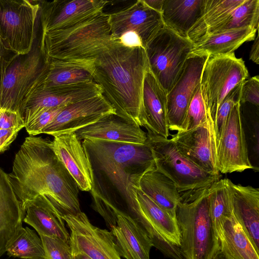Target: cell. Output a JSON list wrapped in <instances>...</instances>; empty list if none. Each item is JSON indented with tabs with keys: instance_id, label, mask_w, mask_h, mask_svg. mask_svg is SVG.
Here are the masks:
<instances>
[{
	"instance_id": "6da1fadb",
	"label": "cell",
	"mask_w": 259,
	"mask_h": 259,
	"mask_svg": "<svg viewBox=\"0 0 259 259\" xmlns=\"http://www.w3.org/2000/svg\"><path fill=\"white\" fill-rule=\"evenodd\" d=\"M82 145L92 169L93 208L110 229L116 225L118 214L136 221L139 211L134 185L155 167L149 145L89 139Z\"/></svg>"
},
{
	"instance_id": "7a4b0ae2",
	"label": "cell",
	"mask_w": 259,
	"mask_h": 259,
	"mask_svg": "<svg viewBox=\"0 0 259 259\" xmlns=\"http://www.w3.org/2000/svg\"><path fill=\"white\" fill-rule=\"evenodd\" d=\"M51 141L26 137L16 153L8 177L21 205L45 197L61 217L81 211L79 188L52 149Z\"/></svg>"
},
{
	"instance_id": "3957f363",
	"label": "cell",
	"mask_w": 259,
	"mask_h": 259,
	"mask_svg": "<svg viewBox=\"0 0 259 259\" xmlns=\"http://www.w3.org/2000/svg\"><path fill=\"white\" fill-rule=\"evenodd\" d=\"M150 69L145 49L116 41L93 62L94 81L116 114L145 127L143 102L145 75Z\"/></svg>"
},
{
	"instance_id": "277c9868",
	"label": "cell",
	"mask_w": 259,
	"mask_h": 259,
	"mask_svg": "<svg viewBox=\"0 0 259 259\" xmlns=\"http://www.w3.org/2000/svg\"><path fill=\"white\" fill-rule=\"evenodd\" d=\"M44 33L39 8L30 50L16 54L4 72L0 86V109L20 113L28 97L42 84L49 69Z\"/></svg>"
},
{
	"instance_id": "5b68a950",
	"label": "cell",
	"mask_w": 259,
	"mask_h": 259,
	"mask_svg": "<svg viewBox=\"0 0 259 259\" xmlns=\"http://www.w3.org/2000/svg\"><path fill=\"white\" fill-rule=\"evenodd\" d=\"M116 41L109 15L103 12L69 28L45 32L44 39L50 58L76 61H94Z\"/></svg>"
},
{
	"instance_id": "8992f818",
	"label": "cell",
	"mask_w": 259,
	"mask_h": 259,
	"mask_svg": "<svg viewBox=\"0 0 259 259\" xmlns=\"http://www.w3.org/2000/svg\"><path fill=\"white\" fill-rule=\"evenodd\" d=\"M208 187L180 194L176 219L180 234V251L185 259H213L220 250L209 211Z\"/></svg>"
},
{
	"instance_id": "52a82bcc",
	"label": "cell",
	"mask_w": 259,
	"mask_h": 259,
	"mask_svg": "<svg viewBox=\"0 0 259 259\" xmlns=\"http://www.w3.org/2000/svg\"><path fill=\"white\" fill-rule=\"evenodd\" d=\"M146 134L156 169L174 182L180 193L207 188L220 179V174H209L184 156L171 139Z\"/></svg>"
},
{
	"instance_id": "ba28073f",
	"label": "cell",
	"mask_w": 259,
	"mask_h": 259,
	"mask_svg": "<svg viewBox=\"0 0 259 259\" xmlns=\"http://www.w3.org/2000/svg\"><path fill=\"white\" fill-rule=\"evenodd\" d=\"M248 76L244 61L236 58L234 53L208 56L203 68L200 85L207 115L213 124L225 97Z\"/></svg>"
},
{
	"instance_id": "9c48e42d",
	"label": "cell",
	"mask_w": 259,
	"mask_h": 259,
	"mask_svg": "<svg viewBox=\"0 0 259 259\" xmlns=\"http://www.w3.org/2000/svg\"><path fill=\"white\" fill-rule=\"evenodd\" d=\"M194 46L165 26L145 48L150 70L167 94L179 76Z\"/></svg>"
},
{
	"instance_id": "30bf717a",
	"label": "cell",
	"mask_w": 259,
	"mask_h": 259,
	"mask_svg": "<svg viewBox=\"0 0 259 259\" xmlns=\"http://www.w3.org/2000/svg\"><path fill=\"white\" fill-rule=\"evenodd\" d=\"M39 1L0 0V38L17 54L31 49L39 10Z\"/></svg>"
},
{
	"instance_id": "8fae6325",
	"label": "cell",
	"mask_w": 259,
	"mask_h": 259,
	"mask_svg": "<svg viewBox=\"0 0 259 259\" xmlns=\"http://www.w3.org/2000/svg\"><path fill=\"white\" fill-rule=\"evenodd\" d=\"M62 218L70 230L73 255L83 254L91 259H121L111 231L93 225L83 212Z\"/></svg>"
},
{
	"instance_id": "7c38bea8",
	"label": "cell",
	"mask_w": 259,
	"mask_h": 259,
	"mask_svg": "<svg viewBox=\"0 0 259 259\" xmlns=\"http://www.w3.org/2000/svg\"><path fill=\"white\" fill-rule=\"evenodd\" d=\"M216 164L222 174L253 169L249 158L240 102L233 107L227 118L216 149Z\"/></svg>"
},
{
	"instance_id": "4fadbf2b",
	"label": "cell",
	"mask_w": 259,
	"mask_h": 259,
	"mask_svg": "<svg viewBox=\"0 0 259 259\" xmlns=\"http://www.w3.org/2000/svg\"><path fill=\"white\" fill-rule=\"evenodd\" d=\"M102 95L95 81L54 87L40 86L27 99L20 113L25 125L42 111Z\"/></svg>"
},
{
	"instance_id": "5bb4252c",
	"label": "cell",
	"mask_w": 259,
	"mask_h": 259,
	"mask_svg": "<svg viewBox=\"0 0 259 259\" xmlns=\"http://www.w3.org/2000/svg\"><path fill=\"white\" fill-rule=\"evenodd\" d=\"M207 55L189 54L176 82L167 94L169 131L179 132L197 86L200 83Z\"/></svg>"
},
{
	"instance_id": "9a60e30c",
	"label": "cell",
	"mask_w": 259,
	"mask_h": 259,
	"mask_svg": "<svg viewBox=\"0 0 259 259\" xmlns=\"http://www.w3.org/2000/svg\"><path fill=\"white\" fill-rule=\"evenodd\" d=\"M112 38L118 40L125 32L137 33L145 49L164 26L161 13L148 7L143 0H138L108 14Z\"/></svg>"
},
{
	"instance_id": "2e32d148",
	"label": "cell",
	"mask_w": 259,
	"mask_h": 259,
	"mask_svg": "<svg viewBox=\"0 0 259 259\" xmlns=\"http://www.w3.org/2000/svg\"><path fill=\"white\" fill-rule=\"evenodd\" d=\"M116 110L103 95L67 105L41 132L53 137L74 133Z\"/></svg>"
},
{
	"instance_id": "e0dca14e",
	"label": "cell",
	"mask_w": 259,
	"mask_h": 259,
	"mask_svg": "<svg viewBox=\"0 0 259 259\" xmlns=\"http://www.w3.org/2000/svg\"><path fill=\"white\" fill-rule=\"evenodd\" d=\"M45 32L64 29L103 12V0L39 1Z\"/></svg>"
},
{
	"instance_id": "ac0fdd59",
	"label": "cell",
	"mask_w": 259,
	"mask_h": 259,
	"mask_svg": "<svg viewBox=\"0 0 259 259\" xmlns=\"http://www.w3.org/2000/svg\"><path fill=\"white\" fill-rule=\"evenodd\" d=\"M213 123L210 117L202 125L185 132H177L170 138L179 151L205 171L219 175Z\"/></svg>"
},
{
	"instance_id": "d6986e66",
	"label": "cell",
	"mask_w": 259,
	"mask_h": 259,
	"mask_svg": "<svg viewBox=\"0 0 259 259\" xmlns=\"http://www.w3.org/2000/svg\"><path fill=\"white\" fill-rule=\"evenodd\" d=\"M52 149L82 191H90L93 186L91 165L81 141L75 133L54 137Z\"/></svg>"
},
{
	"instance_id": "ffe728a7",
	"label": "cell",
	"mask_w": 259,
	"mask_h": 259,
	"mask_svg": "<svg viewBox=\"0 0 259 259\" xmlns=\"http://www.w3.org/2000/svg\"><path fill=\"white\" fill-rule=\"evenodd\" d=\"M79 140H99L143 144L147 134L135 121L117 114L105 115L97 122L74 132Z\"/></svg>"
},
{
	"instance_id": "44dd1931",
	"label": "cell",
	"mask_w": 259,
	"mask_h": 259,
	"mask_svg": "<svg viewBox=\"0 0 259 259\" xmlns=\"http://www.w3.org/2000/svg\"><path fill=\"white\" fill-rule=\"evenodd\" d=\"M229 183L234 216L259 254V189Z\"/></svg>"
},
{
	"instance_id": "7402d4cb",
	"label": "cell",
	"mask_w": 259,
	"mask_h": 259,
	"mask_svg": "<svg viewBox=\"0 0 259 259\" xmlns=\"http://www.w3.org/2000/svg\"><path fill=\"white\" fill-rule=\"evenodd\" d=\"M110 230L120 257L126 259H150L152 241L130 216L118 214L116 224Z\"/></svg>"
},
{
	"instance_id": "603a6c76",
	"label": "cell",
	"mask_w": 259,
	"mask_h": 259,
	"mask_svg": "<svg viewBox=\"0 0 259 259\" xmlns=\"http://www.w3.org/2000/svg\"><path fill=\"white\" fill-rule=\"evenodd\" d=\"M23 222L38 234L59 238L70 244V236L64 221L47 199L38 196L22 205Z\"/></svg>"
},
{
	"instance_id": "cb8c5ba5",
	"label": "cell",
	"mask_w": 259,
	"mask_h": 259,
	"mask_svg": "<svg viewBox=\"0 0 259 259\" xmlns=\"http://www.w3.org/2000/svg\"><path fill=\"white\" fill-rule=\"evenodd\" d=\"M24 212L10 183L8 174L0 167V256L22 227Z\"/></svg>"
},
{
	"instance_id": "d4e9b609",
	"label": "cell",
	"mask_w": 259,
	"mask_h": 259,
	"mask_svg": "<svg viewBox=\"0 0 259 259\" xmlns=\"http://www.w3.org/2000/svg\"><path fill=\"white\" fill-rule=\"evenodd\" d=\"M143 102L147 132L168 138L167 94L150 69L143 83Z\"/></svg>"
},
{
	"instance_id": "484cf974",
	"label": "cell",
	"mask_w": 259,
	"mask_h": 259,
	"mask_svg": "<svg viewBox=\"0 0 259 259\" xmlns=\"http://www.w3.org/2000/svg\"><path fill=\"white\" fill-rule=\"evenodd\" d=\"M145 194L174 218L181 196L174 182L156 167L143 174L137 184Z\"/></svg>"
},
{
	"instance_id": "4316f807",
	"label": "cell",
	"mask_w": 259,
	"mask_h": 259,
	"mask_svg": "<svg viewBox=\"0 0 259 259\" xmlns=\"http://www.w3.org/2000/svg\"><path fill=\"white\" fill-rule=\"evenodd\" d=\"M258 30L247 27L209 34L194 44L190 54L215 56L233 53L245 42L254 40Z\"/></svg>"
},
{
	"instance_id": "83f0119b",
	"label": "cell",
	"mask_w": 259,
	"mask_h": 259,
	"mask_svg": "<svg viewBox=\"0 0 259 259\" xmlns=\"http://www.w3.org/2000/svg\"><path fill=\"white\" fill-rule=\"evenodd\" d=\"M204 4L205 0H164L161 12L164 25L187 38L201 17Z\"/></svg>"
},
{
	"instance_id": "f1b7e54d",
	"label": "cell",
	"mask_w": 259,
	"mask_h": 259,
	"mask_svg": "<svg viewBox=\"0 0 259 259\" xmlns=\"http://www.w3.org/2000/svg\"><path fill=\"white\" fill-rule=\"evenodd\" d=\"M94 61L61 60L49 58V69L41 85L50 88L94 81Z\"/></svg>"
},
{
	"instance_id": "f546056e",
	"label": "cell",
	"mask_w": 259,
	"mask_h": 259,
	"mask_svg": "<svg viewBox=\"0 0 259 259\" xmlns=\"http://www.w3.org/2000/svg\"><path fill=\"white\" fill-rule=\"evenodd\" d=\"M135 198L141 212L168 242L180 248V234L176 219L157 205L138 186L134 185Z\"/></svg>"
},
{
	"instance_id": "4dcf8cb0",
	"label": "cell",
	"mask_w": 259,
	"mask_h": 259,
	"mask_svg": "<svg viewBox=\"0 0 259 259\" xmlns=\"http://www.w3.org/2000/svg\"><path fill=\"white\" fill-rule=\"evenodd\" d=\"M244 0H205L202 15L190 30L187 38L194 44L224 21Z\"/></svg>"
},
{
	"instance_id": "1f68e13d",
	"label": "cell",
	"mask_w": 259,
	"mask_h": 259,
	"mask_svg": "<svg viewBox=\"0 0 259 259\" xmlns=\"http://www.w3.org/2000/svg\"><path fill=\"white\" fill-rule=\"evenodd\" d=\"M220 249L232 259H259L249 239L233 215L224 222Z\"/></svg>"
},
{
	"instance_id": "d6a6232c",
	"label": "cell",
	"mask_w": 259,
	"mask_h": 259,
	"mask_svg": "<svg viewBox=\"0 0 259 259\" xmlns=\"http://www.w3.org/2000/svg\"><path fill=\"white\" fill-rule=\"evenodd\" d=\"M229 179H219L207 189V197L210 215L219 239L225 221L233 215Z\"/></svg>"
},
{
	"instance_id": "836d02e7",
	"label": "cell",
	"mask_w": 259,
	"mask_h": 259,
	"mask_svg": "<svg viewBox=\"0 0 259 259\" xmlns=\"http://www.w3.org/2000/svg\"><path fill=\"white\" fill-rule=\"evenodd\" d=\"M6 252L22 259H46L42 240L28 227H21L8 244Z\"/></svg>"
},
{
	"instance_id": "e575fe53",
	"label": "cell",
	"mask_w": 259,
	"mask_h": 259,
	"mask_svg": "<svg viewBox=\"0 0 259 259\" xmlns=\"http://www.w3.org/2000/svg\"><path fill=\"white\" fill-rule=\"evenodd\" d=\"M258 24L259 1L244 0L224 21L213 28L208 34L247 27L257 29L258 28Z\"/></svg>"
},
{
	"instance_id": "d590c367",
	"label": "cell",
	"mask_w": 259,
	"mask_h": 259,
	"mask_svg": "<svg viewBox=\"0 0 259 259\" xmlns=\"http://www.w3.org/2000/svg\"><path fill=\"white\" fill-rule=\"evenodd\" d=\"M209 116L202 98L200 83L196 88L179 132H185L206 122Z\"/></svg>"
},
{
	"instance_id": "8d00e7d4",
	"label": "cell",
	"mask_w": 259,
	"mask_h": 259,
	"mask_svg": "<svg viewBox=\"0 0 259 259\" xmlns=\"http://www.w3.org/2000/svg\"><path fill=\"white\" fill-rule=\"evenodd\" d=\"M243 82L238 84L227 95L219 108L213 124L216 149L231 110L235 105L240 102Z\"/></svg>"
},
{
	"instance_id": "74e56055",
	"label": "cell",
	"mask_w": 259,
	"mask_h": 259,
	"mask_svg": "<svg viewBox=\"0 0 259 259\" xmlns=\"http://www.w3.org/2000/svg\"><path fill=\"white\" fill-rule=\"evenodd\" d=\"M242 125L247 145L249 158L254 171H258L259 118L258 113L247 120L241 115Z\"/></svg>"
},
{
	"instance_id": "f35d334b",
	"label": "cell",
	"mask_w": 259,
	"mask_h": 259,
	"mask_svg": "<svg viewBox=\"0 0 259 259\" xmlns=\"http://www.w3.org/2000/svg\"><path fill=\"white\" fill-rule=\"evenodd\" d=\"M39 236L42 242L46 259H73L70 244L59 238Z\"/></svg>"
},
{
	"instance_id": "ab89813d",
	"label": "cell",
	"mask_w": 259,
	"mask_h": 259,
	"mask_svg": "<svg viewBox=\"0 0 259 259\" xmlns=\"http://www.w3.org/2000/svg\"><path fill=\"white\" fill-rule=\"evenodd\" d=\"M66 106L50 108L41 112L26 124L25 128L27 133L33 136L41 134L43 128L49 124Z\"/></svg>"
},
{
	"instance_id": "60d3db41",
	"label": "cell",
	"mask_w": 259,
	"mask_h": 259,
	"mask_svg": "<svg viewBox=\"0 0 259 259\" xmlns=\"http://www.w3.org/2000/svg\"><path fill=\"white\" fill-rule=\"evenodd\" d=\"M249 103L255 107L259 106V77H252L243 83L240 103Z\"/></svg>"
},
{
	"instance_id": "b9f144b4",
	"label": "cell",
	"mask_w": 259,
	"mask_h": 259,
	"mask_svg": "<svg viewBox=\"0 0 259 259\" xmlns=\"http://www.w3.org/2000/svg\"><path fill=\"white\" fill-rule=\"evenodd\" d=\"M25 127V122L20 113L1 109L0 129L18 128L21 130Z\"/></svg>"
},
{
	"instance_id": "7bdbcfd3",
	"label": "cell",
	"mask_w": 259,
	"mask_h": 259,
	"mask_svg": "<svg viewBox=\"0 0 259 259\" xmlns=\"http://www.w3.org/2000/svg\"><path fill=\"white\" fill-rule=\"evenodd\" d=\"M20 131L18 128L0 129V153L8 149Z\"/></svg>"
},
{
	"instance_id": "ee69618b",
	"label": "cell",
	"mask_w": 259,
	"mask_h": 259,
	"mask_svg": "<svg viewBox=\"0 0 259 259\" xmlns=\"http://www.w3.org/2000/svg\"><path fill=\"white\" fill-rule=\"evenodd\" d=\"M117 41L125 47L144 48L141 38L134 31H128L124 32L120 36Z\"/></svg>"
},
{
	"instance_id": "f6af8a7d",
	"label": "cell",
	"mask_w": 259,
	"mask_h": 259,
	"mask_svg": "<svg viewBox=\"0 0 259 259\" xmlns=\"http://www.w3.org/2000/svg\"><path fill=\"white\" fill-rule=\"evenodd\" d=\"M16 54L7 49L0 38V86L7 66Z\"/></svg>"
},
{
	"instance_id": "bcb514c9",
	"label": "cell",
	"mask_w": 259,
	"mask_h": 259,
	"mask_svg": "<svg viewBox=\"0 0 259 259\" xmlns=\"http://www.w3.org/2000/svg\"><path fill=\"white\" fill-rule=\"evenodd\" d=\"M257 36L254 38V42L251 48V50L249 53V59L255 63L256 64H259V36L258 31H257Z\"/></svg>"
},
{
	"instance_id": "7dc6e473",
	"label": "cell",
	"mask_w": 259,
	"mask_h": 259,
	"mask_svg": "<svg viewBox=\"0 0 259 259\" xmlns=\"http://www.w3.org/2000/svg\"><path fill=\"white\" fill-rule=\"evenodd\" d=\"M143 1L151 9L161 12L164 0H143Z\"/></svg>"
},
{
	"instance_id": "c3c4849f",
	"label": "cell",
	"mask_w": 259,
	"mask_h": 259,
	"mask_svg": "<svg viewBox=\"0 0 259 259\" xmlns=\"http://www.w3.org/2000/svg\"><path fill=\"white\" fill-rule=\"evenodd\" d=\"M213 259H232L225 253H224L221 249L218 251Z\"/></svg>"
},
{
	"instance_id": "681fc988",
	"label": "cell",
	"mask_w": 259,
	"mask_h": 259,
	"mask_svg": "<svg viewBox=\"0 0 259 259\" xmlns=\"http://www.w3.org/2000/svg\"><path fill=\"white\" fill-rule=\"evenodd\" d=\"M73 259H91L83 254H77L73 255Z\"/></svg>"
},
{
	"instance_id": "f907efd6",
	"label": "cell",
	"mask_w": 259,
	"mask_h": 259,
	"mask_svg": "<svg viewBox=\"0 0 259 259\" xmlns=\"http://www.w3.org/2000/svg\"><path fill=\"white\" fill-rule=\"evenodd\" d=\"M1 109H0V112H1Z\"/></svg>"
}]
</instances>
